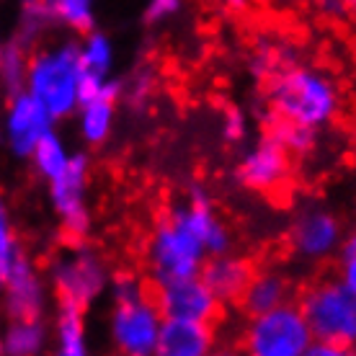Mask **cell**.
<instances>
[{
    "label": "cell",
    "mask_w": 356,
    "mask_h": 356,
    "mask_svg": "<svg viewBox=\"0 0 356 356\" xmlns=\"http://www.w3.org/2000/svg\"><path fill=\"white\" fill-rule=\"evenodd\" d=\"M266 104L274 119L323 129L339 116L341 90L318 67L289 63L266 81Z\"/></svg>",
    "instance_id": "cell-1"
},
{
    "label": "cell",
    "mask_w": 356,
    "mask_h": 356,
    "mask_svg": "<svg viewBox=\"0 0 356 356\" xmlns=\"http://www.w3.org/2000/svg\"><path fill=\"white\" fill-rule=\"evenodd\" d=\"M86 72L75 39H60L31 49L24 90L49 111L54 122L75 116L83 98Z\"/></svg>",
    "instance_id": "cell-2"
},
{
    "label": "cell",
    "mask_w": 356,
    "mask_h": 356,
    "mask_svg": "<svg viewBox=\"0 0 356 356\" xmlns=\"http://www.w3.org/2000/svg\"><path fill=\"white\" fill-rule=\"evenodd\" d=\"M111 315L108 339L111 346L124 356H150L158 351L163 312L143 279L134 274L111 276Z\"/></svg>",
    "instance_id": "cell-3"
},
{
    "label": "cell",
    "mask_w": 356,
    "mask_h": 356,
    "mask_svg": "<svg viewBox=\"0 0 356 356\" xmlns=\"http://www.w3.org/2000/svg\"><path fill=\"white\" fill-rule=\"evenodd\" d=\"M207 259L209 256H207L204 243L188 225L181 207L168 209L155 222L150 238H147V250H145L147 271L155 284L178 279V276L199 274V268Z\"/></svg>",
    "instance_id": "cell-4"
},
{
    "label": "cell",
    "mask_w": 356,
    "mask_h": 356,
    "mask_svg": "<svg viewBox=\"0 0 356 356\" xmlns=\"http://www.w3.org/2000/svg\"><path fill=\"white\" fill-rule=\"evenodd\" d=\"M300 307L312 330V339L339 343L346 354L356 351V297L339 282V276H323L300 294Z\"/></svg>",
    "instance_id": "cell-5"
},
{
    "label": "cell",
    "mask_w": 356,
    "mask_h": 356,
    "mask_svg": "<svg viewBox=\"0 0 356 356\" xmlns=\"http://www.w3.org/2000/svg\"><path fill=\"white\" fill-rule=\"evenodd\" d=\"M49 284L60 302H72L88 310L101 294L108 292L111 271L98 250L83 241H70L49 264Z\"/></svg>",
    "instance_id": "cell-6"
},
{
    "label": "cell",
    "mask_w": 356,
    "mask_h": 356,
    "mask_svg": "<svg viewBox=\"0 0 356 356\" xmlns=\"http://www.w3.org/2000/svg\"><path fill=\"white\" fill-rule=\"evenodd\" d=\"M243 351L250 356H305L312 330L297 302H284L261 315H250L243 328Z\"/></svg>",
    "instance_id": "cell-7"
},
{
    "label": "cell",
    "mask_w": 356,
    "mask_h": 356,
    "mask_svg": "<svg viewBox=\"0 0 356 356\" xmlns=\"http://www.w3.org/2000/svg\"><path fill=\"white\" fill-rule=\"evenodd\" d=\"M90 161L83 152H72L70 165L52 178L49 202L57 214V222L70 241H83L90 232V207H88Z\"/></svg>",
    "instance_id": "cell-8"
},
{
    "label": "cell",
    "mask_w": 356,
    "mask_h": 356,
    "mask_svg": "<svg viewBox=\"0 0 356 356\" xmlns=\"http://www.w3.org/2000/svg\"><path fill=\"white\" fill-rule=\"evenodd\" d=\"M235 173L241 186H245L248 191L279 196L292 184V155L274 134H266L243 152Z\"/></svg>",
    "instance_id": "cell-9"
},
{
    "label": "cell",
    "mask_w": 356,
    "mask_h": 356,
    "mask_svg": "<svg viewBox=\"0 0 356 356\" xmlns=\"http://www.w3.org/2000/svg\"><path fill=\"white\" fill-rule=\"evenodd\" d=\"M152 297L161 307L163 318L214 325L222 315V302L214 297V292L207 286V282L199 274L158 282Z\"/></svg>",
    "instance_id": "cell-10"
},
{
    "label": "cell",
    "mask_w": 356,
    "mask_h": 356,
    "mask_svg": "<svg viewBox=\"0 0 356 356\" xmlns=\"http://www.w3.org/2000/svg\"><path fill=\"white\" fill-rule=\"evenodd\" d=\"M343 225L323 207H305L289 227V248L305 264H323L339 256L343 245Z\"/></svg>",
    "instance_id": "cell-11"
},
{
    "label": "cell",
    "mask_w": 356,
    "mask_h": 356,
    "mask_svg": "<svg viewBox=\"0 0 356 356\" xmlns=\"http://www.w3.org/2000/svg\"><path fill=\"white\" fill-rule=\"evenodd\" d=\"M52 129L54 119L31 93L26 90L10 93L6 101V111L0 116V132H3L6 147L13 158L29 161L36 143Z\"/></svg>",
    "instance_id": "cell-12"
},
{
    "label": "cell",
    "mask_w": 356,
    "mask_h": 356,
    "mask_svg": "<svg viewBox=\"0 0 356 356\" xmlns=\"http://www.w3.org/2000/svg\"><path fill=\"white\" fill-rule=\"evenodd\" d=\"M119 101H122V83L116 78H108L106 83L83 93L81 106L75 111L83 143L93 145V147L108 143V137L114 134Z\"/></svg>",
    "instance_id": "cell-13"
},
{
    "label": "cell",
    "mask_w": 356,
    "mask_h": 356,
    "mask_svg": "<svg viewBox=\"0 0 356 356\" xmlns=\"http://www.w3.org/2000/svg\"><path fill=\"white\" fill-rule=\"evenodd\" d=\"M3 310L8 318H39L47 307V284L39 268L26 259V253L18 259L10 276L0 286Z\"/></svg>",
    "instance_id": "cell-14"
},
{
    "label": "cell",
    "mask_w": 356,
    "mask_h": 356,
    "mask_svg": "<svg viewBox=\"0 0 356 356\" xmlns=\"http://www.w3.org/2000/svg\"><path fill=\"white\" fill-rule=\"evenodd\" d=\"M256 274L253 261L245 256H235L232 250L220 253V256H209L199 268V276L207 282V286L214 292V297L222 305L241 302L243 292L248 282Z\"/></svg>",
    "instance_id": "cell-15"
},
{
    "label": "cell",
    "mask_w": 356,
    "mask_h": 356,
    "mask_svg": "<svg viewBox=\"0 0 356 356\" xmlns=\"http://www.w3.org/2000/svg\"><path fill=\"white\" fill-rule=\"evenodd\" d=\"M214 325L194 321L163 318L158 351L161 356H207L214 351Z\"/></svg>",
    "instance_id": "cell-16"
},
{
    "label": "cell",
    "mask_w": 356,
    "mask_h": 356,
    "mask_svg": "<svg viewBox=\"0 0 356 356\" xmlns=\"http://www.w3.org/2000/svg\"><path fill=\"white\" fill-rule=\"evenodd\" d=\"M181 212L196 230V235L202 238L207 256H220V253L232 250V232L227 230V225L222 222V217L217 214L209 196L202 188L191 191L186 204H181Z\"/></svg>",
    "instance_id": "cell-17"
},
{
    "label": "cell",
    "mask_w": 356,
    "mask_h": 356,
    "mask_svg": "<svg viewBox=\"0 0 356 356\" xmlns=\"http://www.w3.org/2000/svg\"><path fill=\"white\" fill-rule=\"evenodd\" d=\"M292 300V284L282 271H274V268H264V271H256L253 279L248 282L245 292L241 297V310L245 315H261L266 310H274L279 305H284Z\"/></svg>",
    "instance_id": "cell-18"
},
{
    "label": "cell",
    "mask_w": 356,
    "mask_h": 356,
    "mask_svg": "<svg viewBox=\"0 0 356 356\" xmlns=\"http://www.w3.org/2000/svg\"><path fill=\"white\" fill-rule=\"evenodd\" d=\"M52 341V330L47 328L44 318H8L3 325L0 354L8 356H36Z\"/></svg>",
    "instance_id": "cell-19"
},
{
    "label": "cell",
    "mask_w": 356,
    "mask_h": 356,
    "mask_svg": "<svg viewBox=\"0 0 356 356\" xmlns=\"http://www.w3.org/2000/svg\"><path fill=\"white\" fill-rule=\"evenodd\" d=\"M52 343L60 356L88 354V333H86V307L72 302L57 305L52 325Z\"/></svg>",
    "instance_id": "cell-20"
},
{
    "label": "cell",
    "mask_w": 356,
    "mask_h": 356,
    "mask_svg": "<svg viewBox=\"0 0 356 356\" xmlns=\"http://www.w3.org/2000/svg\"><path fill=\"white\" fill-rule=\"evenodd\" d=\"M78 52H81V65L86 72V83H101L114 78L116 49L108 34L90 29L78 39ZM86 88V86H83Z\"/></svg>",
    "instance_id": "cell-21"
},
{
    "label": "cell",
    "mask_w": 356,
    "mask_h": 356,
    "mask_svg": "<svg viewBox=\"0 0 356 356\" xmlns=\"http://www.w3.org/2000/svg\"><path fill=\"white\" fill-rule=\"evenodd\" d=\"M70 158H72V152L67 150L65 140L52 129V132H47L44 137L36 143L29 161L34 165L36 176L44 178L47 184H49L52 178H57L67 165H70Z\"/></svg>",
    "instance_id": "cell-22"
},
{
    "label": "cell",
    "mask_w": 356,
    "mask_h": 356,
    "mask_svg": "<svg viewBox=\"0 0 356 356\" xmlns=\"http://www.w3.org/2000/svg\"><path fill=\"white\" fill-rule=\"evenodd\" d=\"M47 8L54 26H63L75 34L96 29V6L93 0H47Z\"/></svg>",
    "instance_id": "cell-23"
},
{
    "label": "cell",
    "mask_w": 356,
    "mask_h": 356,
    "mask_svg": "<svg viewBox=\"0 0 356 356\" xmlns=\"http://www.w3.org/2000/svg\"><path fill=\"white\" fill-rule=\"evenodd\" d=\"M29 54L31 49H26L18 39H8L0 47V88L6 90V96L24 90Z\"/></svg>",
    "instance_id": "cell-24"
},
{
    "label": "cell",
    "mask_w": 356,
    "mask_h": 356,
    "mask_svg": "<svg viewBox=\"0 0 356 356\" xmlns=\"http://www.w3.org/2000/svg\"><path fill=\"white\" fill-rule=\"evenodd\" d=\"M52 26L54 21L49 16L47 0H26L24 10H21V18H18V29L16 34H13V39H18L26 49H34V47L42 44L44 34Z\"/></svg>",
    "instance_id": "cell-25"
},
{
    "label": "cell",
    "mask_w": 356,
    "mask_h": 356,
    "mask_svg": "<svg viewBox=\"0 0 356 356\" xmlns=\"http://www.w3.org/2000/svg\"><path fill=\"white\" fill-rule=\"evenodd\" d=\"M268 124H271V132L268 134H274L292 158L310 155L315 150V145H318V129L294 124V122H284V119H274V116H268Z\"/></svg>",
    "instance_id": "cell-26"
},
{
    "label": "cell",
    "mask_w": 356,
    "mask_h": 356,
    "mask_svg": "<svg viewBox=\"0 0 356 356\" xmlns=\"http://www.w3.org/2000/svg\"><path fill=\"white\" fill-rule=\"evenodd\" d=\"M21 256H24V250H21V245L16 241V230H13V222H10L8 207L0 199V286L10 276V271H13V266L18 264Z\"/></svg>",
    "instance_id": "cell-27"
},
{
    "label": "cell",
    "mask_w": 356,
    "mask_h": 356,
    "mask_svg": "<svg viewBox=\"0 0 356 356\" xmlns=\"http://www.w3.org/2000/svg\"><path fill=\"white\" fill-rule=\"evenodd\" d=\"M339 282L356 297V232L343 238V245L339 250V266H336Z\"/></svg>",
    "instance_id": "cell-28"
},
{
    "label": "cell",
    "mask_w": 356,
    "mask_h": 356,
    "mask_svg": "<svg viewBox=\"0 0 356 356\" xmlns=\"http://www.w3.org/2000/svg\"><path fill=\"white\" fill-rule=\"evenodd\" d=\"M181 10H184V0H147L143 18L147 26H161V24H168L170 18H176Z\"/></svg>",
    "instance_id": "cell-29"
},
{
    "label": "cell",
    "mask_w": 356,
    "mask_h": 356,
    "mask_svg": "<svg viewBox=\"0 0 356 356\" xmlns=\"http://www.w3.org/2000/svg\"><path fill=\"white\" fill-rule=\"evenodd\" d=\"M222 137L232 145H241L248 137V119L238 108H232L222 116Z\"/></svg>",
    "instance_id": "cell-30"
},
{
    "label": "cell",
    "mask_w": 356,
    "mask_h": 356,
    "mask_svg": "<svg viewBox=\"0 0 356 356\" xmlns=\"http://www.w3.org/2000/svg\"><path fill=\"white\" fill-rule=\"evenodd\" d=\"M310 356H343L346 351L339 346V343H330V341H321V339H312L310 348H307Z\"/></svg>",
    "instance_id": "cell-31"
},
{
    "label": "cell",
    "mask_w": 356,
    "mask_h": 356,
    "mask_svg": "<svg viewBox=\"0 0 356 356\" xmlns=\"http://www.w3.org/2000/svg\"><path fill=\"white\" fill-rule=\"evenodd\" d=\"M341 8H343V13H354L356 16V0H339Z\"/></svg>",
    "instance_id": "cell-32"
},
{
    "label": "cell",
    "mask_w": 356,
    "mask_h": 356,
    "mask_svg": "<svg viewBox=\"0 0 356 356\" xmlns=\"http://www.w3.org/2000/svg\"><path fill=\"white\" fill-rule=\"evenodd\" d=\"M222 3H225V6H230V8H241L245 0H222Z\"/></svg>",
    "instance_id": "cell-33"
},
{
    "label": "cell",
    "mask_w": 356,
    "mask_h": 356,
    "mask_svg": "<svg viewBox=\"0 0 356 356\" xmlns=\"http://www.w3.org/2000/svg\"><path fill=\"white\" fill-rule=\"evenodd\" d=\"M0 341H3V323H0Z\"/></svg>",
    "instance_id": "cell-34"
},
{
    "label": "cell",
    "mask_w": 356,
    "mask_h": 356,
    "mask_svg": "<svg viewBox=\"0 0 356 356\" xmlns=\"http://www.w3.org/2000/svg\"><path fill=\"white\" fill-rule=\"evenodd\" d=\"M0 47H3V39H0Z\"/></svg>",
    "instance_id": "cell-35"
}]
</instances>
